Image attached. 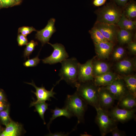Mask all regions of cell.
Wrapping results in <instances>:
<instances>
[{
  "instance_id": "8",
  "label": "cell",
  "mask_w": 136,
  "mask_h": 136,
  "mask_svg": "<svg viewBox=\"0 0 136 136\" xmlns=\"http://www.w3.org/2000/svg\"><path fill=\"white\" fill-rule=\"evenodd\" d=\"M93 58L89 60L83 64L79 63L77 76L78 82H84L93 81Z\"/></svg>"
},
{
  "instance_id": "22",
  "label": "cell",
  "mask_w": 136,
  "mask_h": 136,
  "mask_svg": "<svg viewBox=\"0 0 136 136\" xmlns=\"http://www.w3.org/2000/svg\"><path fill=\"white\" fill-rule=\"evenodd\" d=\"M129 92L136 96V77L133 75H125L122 78Z\"/></svg>"
},
{
  "instance_id": "32",
  "label": "cell",
  "mask_w": 136,
  "mask_h": 136,
  "mask_svg": "<svg viewBox=\"0 0 136 136\" xmlns=\"http://www.w3.org/2000/svg\"><path fill=\"white\" fill-rule=\"evenodd\" d=\"M17 41L18 45L21 46L26 45L28 43L26 36L21 34H19L18 35Z\"/></svg>"
},
{
  "instance_id": "38",
  "label": "cell",
  "mask_w": 136,
  "mask_h": 136,
  "mask_svg": "<svg viewBox=\"0 0 136 136\" xmlns=\"http://www.w3.org/2000/svg\"><path fill=\"white\" fill-rule=\"evenodd\" d=\"M119 5L124 6L129 0H114Z\"/></svg>"
},
{
  "instance_id": "17",
  "label": "cell",
  "mask_w": 136,
  "mask_h": 136,
  "mask_svg": "<svg viewBox=\"0 0 136 136\" xmlns=\"http://www.w3.org/2000/svg\"><path fill=\"white\" fill-rule=\"evenodd\" d=\"M1 133V136H18L21 133L22 127L20 124L11 121Z\"/></svg>"
},
{
  "instance_id": "15",
  "label": "cell",
  "mask_w": 136,
  "mask_h": 136,
  "mask_svg": "<svg viewBox=\"0 0 136 136\" xmlns=\"http://www.w3.org/2000/svg\"><path fill=\"white\" fill-rule=\"evenodd\" d=\"M119 77L110 71L94 77L93 80L94 84L98 87L106 86L110 85Z\"/></svg>"
},
{
  "instance_id": "12",
  "label": "cell",
  "mask_w": 136,
  "mask_h": 136,
  "mask_svg": "<svg viewBox=\"0 0 136 136\" xmlns=\"http://www.w3.org/2000/svg\"><path fill=\"white\" fill-rule=\"evenodd\" d=\"M94 27L99 30L108 41L113 42L117 37L119 30L116 24H108L98 21Z\"/></svg>"
},
{
  "instance_id": "29",
  "label": "cell",
  "mask_w": 136,
  "mask_h": 136,
  "mask_svg": "<svg viewBox=\"0 0 136 136\" xmlns=\"http://www.w3.org/2000/svg\"><path fill=\"white\" fill-rule=\"evenodd\" d=\"M125 53V50L123 47H118L114 51L112 54V58L115 61L120 60L124 56Z\"/></svg>"
},
{
  "instance_id": "1",
  "label": "cell",
  "mask_w": 136,
  "mask_h": 136,
  "mask_svg": "<svg viewBox=\"0 0 136 136\" xmlns=\"http://www.w3.org/2000/svg\"><path fill=\"white\" fill-rule=\"evenodd\" d=\"M61 67L59 74L60 79L56 84L61 80L76 87L78 82L77 76L79 62L74 57L67 58L61 62Z\"/></svg>"
},
{
  "instance_id": "13",
  "label": "cell",
  "mask_w": 136,
  "mask_h": 136,
  "mask_svg": "<svg viewBox=\"0 0 136 136\" xmlns=\"http://www.w3.org/2000/svg\"><path fill=\"white\" fill-rule=\"evenodd\" d=\"M55 20L54 18H51L44 28L37 31L35 38L41 42L42 45L48 42L52 34L56 31Z\"/></svg>"
},
{
  "instance_id": "24",
  "label": "cell",
  "mask_w": 136,
  "mask_h": 136,
  "mask_svg": "<svg viewBox=\"0 0 136 136\" xmlns=\"http://www.w3.org/2000/svg\"><path fill=\"white\" fill-rule=\"evenodd\" d=\"M89 32L94 44L108 41L99 30L94 27L89 31Z\"/></svg>"
},
{
  "instance_id": "2",
  "label": "cell",
  "mask_w": 136,
  "mask_h": 136,
  "mask_svg": "<svg viewBox=\"0 0 136 136\" xmlns=\"http://www.w3.org/2000/svg\"><path fill=\"white\" fill-rule=\"evenodd\" d=\"M98 87L93 81L78 82L76 86V92L87 104L95 108L99 107Z\"/></svg>"
},
{
  "instance_id": "20",
  "label": "cell",
  "mask_w": 136,
  "mask_h": 136,
  "mask_svg": "<svg viewBox=\"0 0 136 136\" xmlns=\"http://www.w3.org/2000/svg\"><path fill=\"white\" fill-rule=\"evenodd\" d=\"M133 67L132 62L127 59L120 60L116 65L117 71L122 74H127L130 73L132 70Z\"/></svg>"
},
{
  "instance_id": "45",
  "label": "cell",
  "mask_w": 136,
  "mask_h": 136,
  "mask_svg": "<svg viewBox=\"0 0 136 136\" xmlns=\"http://www.w3.org/2000/svg\"><path fill=\"white\" fill-rule=\"evenodd\" d=\"M1 133V132L0 131V136Z\"/></svg>"
},
{
  "instance_id": "39",
  "label": "cell",
  "mask_w": 136,
  "mask_h": 136,
  "mask_svg": "<svg viewBox=\"0 0 136 136\" xmlns=\"http://www.w3.org/2000/svg\"><path fill=\"white\" fill-rule=\"evenodd\" d=\"M0 101L7 102L6 97L3 90L0 89Z\"/></svg>"
},
{
  "instance_id": "16",
  "label": "cell",
  "mask_w": 136,
  "mask_h": 136,
  "mask_svg": "<svg viewBox=\"0 0 136 136\" xmlns=\"http://www.w3.org/2000/svg\"><path fill=\"white\" fill-rule=\"evenodd\" d=\"M117 106L120 108L128 110L135 109L136 106V96L128 93L118 100Z\"/></svg>"
},
{
  "instance_id": "3",
  "label": "cell",
  "mask_w": 136,
  "mask_h": 136,
  "mask_svg": "<svg viewBox=\"0 0 136 136\" xmlns=\"http://www.w3.org/2000/svg\"><path fill=\"white\" fill-rule=\"evenodd\" d=\"M87 105L76 91L72 95H67L64 107L77 117L79 123L84 121Z\"/></svg>"
},
{
  "instance_id": "11",
  "label": "cell",
  "mask_w": 136,
  "mask_h": 136,
  "mask_svg": "<svg viewBox=\"0 0 136 136\" xmlns=\"http://www.w3.org/2000/svg\"><path fill=\"white\" fill-rule=\"evenodd\" d=\"M25 83L32 85L36 90L35 92L32 91V92L36 96L37 100L31 103L30 107L32 106L35 104L38 103L45 102L47 100L51 101L50 97L55 98L54 95L56 93L53 91L54 86L50 91H48L42 85L41 87H37L33 81L30 83L25 82Z\"/></svg>"
},
{
  "instance_id": "5",
  "label": "cell",
  "mask_w": 136,
  "mask_h": 136,
  "mask_svg": "<svg viewBox=\"0 0 136 136\" xmlns=\"http://www.w3.org/2000/svg\"><path fill=\"white\" fill-rule=\"evenodd\" d=\"M95 108L97 112L95 122L99 127L101 135L105 136L117 126V122L111 118L108 111L100 107Z\"/></svg>"
},
{
  "instance_id": "4",
  "label": "cell",
  "mask_w": 136,
  "mask_h": 136,
  "mask_svg": "<svg viewBox=\"0 0 136 136\" xmlns=\"http://www.w3.org/2000/svg\"><path fill=\"white\" fill-rule=\"evenodd\" d=\"M121 10L114 4L110 3L99 10L97 21L108 24H116L122 14Z\"/></svg>"
},
{
  "instance_id": "23",
  "label": "cell",
  "mask_w": 136,
  "mask_h": 136,
  "mask_svg": "<svg viewBox=\"0 0 136 136\" xmlns=\"http://www.w3.org/2000/svg\"><path fill=\"white\" fill-rule=\"evenodd\" d=\"M132 35L131 31L121 29L117 33V37L119 42L120 44H128L131 41Z\"/></svg>"
},
{
  "instance_id": "44",
  "label": "cell",
  "mask_w": 136,
  "mask_h": 136,
  "mask_svg": "<svg viewBox=\"0 0 136 136\" xmlns=\"http://www.w3.org/2000/svg\"><path fill=\"white\" fill-rule=\"evenodd\" d=\"M1 130H2V128L0 125V132L1 131Z\"/></svg>"
},
{
  "instance_id": "40",
  "label": "cell",
  "mask_w": 136,
  "mask_h": 136,
  "mask_svg": "<svg viewBox=\"0 0 136 136\" xmlns=\"http://www.w3.org/2000/svg\"><path fill=\"white\" fill-rule=\"evenodd\" d=\"M8 105L7 102L0 101V112L6 109Z\"/></svg>"
},
{
  "instance_id": "30",
  "label": "cell",
  "mask_w": 136,
  "mask_h": 136,
  "mask_svg": "<svg viewBox=\"0 0 136 136\" xmlns=\"http://www.w3.org/2000/svg\"><path fill=\"white\" fill-rule=\"evenodd\" d=\"M39 54L36 57L31 59H29L23 63L24 66L26 67L36 66L39 63L41 60L39 58Z\"/></svg>"
},
{
  "instance_id": "25",
  "label": "cell",
  "mask_w": 136,
  "mask_h": 136,
  "mask_svg": "<svg viewBox=\"0 0 136 136\" xmlns=\"http://www.w3.org/2000/svg\"><path fill=\"white\" fill-rule=\"evenodd\" d=\"M49 105L45 102H44L36 104L33 106L35 107V111L38 112L40 116L43 121L44 124H45V122L44 115L45 112L48 109V106Z\"/></svg>"
},
{
  "instance_id": "43",
  "label": "cell",
  "mask_w": 136,
  "mask_h": 136,
  "mask_svg": "<svg viewBox=\"0 0 136 136\" xmlns=\"http://www.w3.org/2000/svg\"><path fill=\"white\" fill-rule=\"evenodd\" d=\"M82 136H90L91 135L88 134H82Z\"/></svg>"
},
{
  "instance_id": "21",
  "label": "cell",
  "mask_w": 136,
  "mask_h": 136,
  "mask_svg": "<svg viewBox=\"0 0 136 136\" xmlns=\"http://www.w3.org/2000/svg\"><path fill=\"white\" fill-rule=\"evenodd\" d=\"M117 24L121 29L131 31L135 28L136 22L127 18L124 14L122 13Z\"/></svg>"
},
{
  "instance_id": "14",
  "label": "cell",
  "mask_w": 136,
  "mask_h": 136,
  "mask_svg": "<svg viewBox=\"0 0 136 136\" xmlns=\"http://www.w3.org/2000/svg\"><path fill=\"white\" fill-rule=\"evenodd\" d=\"M94 46L98 57L104 59L109 57L112 51L114 44L113 42L108 41L94 44Z\"/></svg>"
},
{
  "instance_id": "31",
  "label": "cell",
  "mask_w": 136,
  "mask_h": 136,
  "mask_svg": "<svg viewBox=\"0 0 136 136\" xmlns=\"http://www.w3.org/2000/svg\"><path fill=\"white\" fill-rule=\"evenodd\" d=\"M36 31V29L33 27L23 26L19 28L18 33L25 36L30 34L33 31Z\"/></svg>"
},
{
  "instance_id": "27",
  "label": "cell",
  "mask_w": 136,
  "mask_h": 136,
  "mask_svg": "<svg viewBox=\"0 0 136 136\" xmlns=\"http://www.w3.org/2000/svg\"><path fill=\"white\" fill-rule=\"evenodd\" d=\"M125 16L129 19L136 17V5L135 3H131L128 5L125 9Z\"/></svg>"
},
{
  "instance_id": "10",
  "label": "cell",
  "mask_w": 136,
  "mask_h": 136,
  "mask_svg": "<svg viewBox=\"0 0 136 136\" xmlns=\"http://www.w3.org/2000/svg\"><path fill=\"white\" fill-rule=\"evenodd\" d=\"M99 107L103 110L108 111L113 107L115 100L113 94L104 86L98 87Z\"/></svg>"
},
{
  "instance_id": "36",
  "label": "cell",
  "mask_w": 136,
  "mask_h": 136,
  "mask_svg": "<svg viewBox=\"0 0 136 136\" xmlns=\"http://www.w3.org/2000/svg\"><path fill=\"white\" fill-rule=\"evenodd\" d=\"M107 0H94L93 5L96 6H99L104 5Z\"/></svg>"
},
{
  "instance_id": "9",
  "label": "cell",
  "mask_w": 136,
  "mask_h": 136,
  "mask_svg": "<svg viewBox=\"0 0 136 136\" xmlns=\"http://www.w3.org/2000/svg\"><path fill=\"white\" fill-rule=\"evenodd\" d=\"M104 87L113 94L116 100H118L129 93L123 80L119 77L110 85Z\"/></svg>"
},
{
  "instance_id": "28",
  "label": "cell",
  "mask_w": 136,
  "mask_h": 136,
  "mask_svg": "<svg viewBox=\"0 0 136 136\" xmlns=\"http://www.w3.org/2000/svg\"><path fill=\"white\" fill-rule=\"evenodd\" d=\"M38 45V43L33 40L31 41L26 45L24 51L23 56L25 59L29 58L30 55L34 50L35 47Z\"/></svg>"
},
{
  "instance_id": "26",
  "label": "cell",
  "mask_w": 136,
  "mask_h": 136,
  "mask_svg": "<svg viewBox=\"0 0 136 136\" xmlns=\"http://www.w3.org/2000/svg\"><path fill=\"white\" fill-rule=\"evenodd\" d=\"M10 106L9 104L6 109L0 112V120L6 126L11 121L9 116Z\"/></svg>"
},
{
  "instance_id": "18",
  "label": "cell",
  "mask_w": 136,
  "mask_h": 136,
  "mask_svg": "<svg viewBox=\"0 0 136 136\" xmlns=\"http://www.w3.org/2000/svg\"><path fill=\"white\" fill-rule=\"evenodd\" d=\"M93 72L94 76L99 75L110 71L109 65L104 62L94 61L93 62Z\"/></svg>"
},
{
  "instance_id": "41",
  "label": "cell",
  "mask_w": 136,
  "mask_h": 136,
  "mask_svg": "<svg viewBox=\"0 0 136 136\" xmlns=\"http://www.w3.org/2000/svg\"><path fill=\"white\" fill-rule=\"evenodd\" d=\"M14 3V5L19 3L21 0H11Z\"/></svg>"
},
{
  "instance_id": "33",
  "label": "cell",
  "mask_w": 136,
  "mask_h": 136,
  "mask_svg": "<svg viewBox=\"0 0 136 136\" xmlns=\"http://www.w3.org/2000/svg\"><path fill=\"white\" fill-rule=\"evenodd\" d=\"M110 132L113 136H124L126 135L125 132L119 129L117 126L113 128Z\"/></svg>"
},
{
  "instance_id": "19",
  "label": "cell",
  "mask_w": 136,
  "mask_h": 136,
  "mask_svg": "<svg viewBox=\"0 0 136 136\" xmlns=\"http://www.w3.org/2000/svg\"><path fill=\"white\" fill-rule=\"evenodd\" d=\"M51 112L52 113V117L47 124V127L49 129L50 125L52 121L57 117L61 116H65L67 118H70L73 116V114L65 108H59L56 107L54 110H51Z\"/></svg>"
},
{
  "instance_id": "7",
  "label": "cell",
  "mask_w": 136,
  "mask_h": 136,
  "mask_svg": "<svg viewBox=\"0 0 136 136\" xmlns=\"http://www.w3.org/2000/svg\"><path fill=\"white\" fill-rule=\"evenodd\" d=\"M111 118L116 122H126L135 117V109L128 110L120 108L117 106L112 108L108 111Z\"/></svg>"
},
{
  "instance_id": "34",
  "label": "cell",
  "mask_w": 136,
  "mask_h": 136,
  "mask_svg": "<svg viewBox=\"0 0 136 136\" xmlns=\"http://www.w3.org/2000/svg\"><path fill=\"white\" fill-rule=\"evenodd\" d=\"M128 48L133 54L136 53V43L135 42L131 41L128 43Z\"/></svg>"
},
{
  "instance_id": "42",
  "label": "cell",
  "mask_w": 136,
  "mask_h": 136,
  "mask_svg": "<svg viewBox=\"0 0 136 136\" xmlns=\"http://www.w3.org/2000/svg\"><path fill=\"white\" fill-rule=\"evenodd\" d=\"M2 7V3L1 0H0V8Z\"/></svg>"
},
{
  "instance_id": "35",
  "label": "cell",
  "mask_w": 136,
  "mask_h": 136,
  "mask_svg": "<svg viewBox=\"0 0 136 136\" xmlns=\"http://www.w3.org/2000/svg\"><path fill=\"white\" fill-rule=\"evenodd\" d=\"M2 3V7H8L14 5L11 0H1Z\"/></svg>"
},
{
  "instance_id": "6",
  "label": "cell",
  "mask_w": 136,
  "mask_h": 136,
  "mask_svg": "<svg viewBox=\"0 0 136 136\" xmlns=\"http://www.w3.org/2000/svg\"><path fill=\"white\" fill-rule=\"evenodd\" d=\"M47 43L50 45L54 50L49 56L42 60L43 63L52 64L61 63L69 57L64 46L62 44L58 43L52 44L49 42Z\"/></svg>"
},
{
  "instance_id": "37",
  "label": "cell",
  "mask_w": 136,
  "mask_h": 136,
  "mask_svg": "<svg viewBox=\"0 0 136 136\" xmlns=\"http://www.w3.org/2000/svg\"><path fill=\"white\" fill-rule=\"evenodd\" d=\"M68 134V133L66 134L62 132H58L53 133L50 132L48 134V135L50 136H65L68 135L69 134Z\"/></svg>"
}]
</instances>
